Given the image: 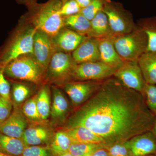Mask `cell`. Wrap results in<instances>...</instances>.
<instances>
[{
	"mask_svg": "<svg viewBox=\"0 0 156 156\" xmlns=\"http://www.w3.org/2000/svg\"><path fill=\"white\" fill-rule=\"evenodd\" d=\"M37 29L20 18L19 24L0 49V68L19 56L33 54L34 36Z\"/></svg>",
	"mask_w": 156,
	"mask_h": 156,
	"instance_id": "cell-3",
	"label": "cell"
},
{
	"mask_svg": "<svg viewBox=\"0 0 156 156\" xmlns=\"http://www.w3.org/2000/svg\"><path fill=\"white\" fill-rule=\"evenodd\" d=\"M143 95L148 108L156 116V85L147 83Z\"/></svg>",
	"mask_w": 156,
	"mask_h": 156,
	"instance_id": "cell-31",
	"label": "cell"
},
{
	"mask_svg": "<svg viewBox=\"0 0 156 156\" xmlns=\"http://www.w3.org/2000/svg\"><path fill=\"white\" fill-rule=\"evenodd\" d=\"M99 49L101 61L117 70L122 66L124 61L117 53L112 37L100 39Z\"/></svg>",
	"mask_w": 156,
	"mask_h": 156,
	"instance_id": "cell-18",
	"label": "cell"
},
{
	"mask_svg": "<svg viewBox=\"0 0 156 156\" xmlns=\"http://www.w3.org/2000/svg\"><path fill=\"white\" fill-rule=\"evenodd\" d=\"M104 147V145L99 144L73 142L69 152L73 156H89L99 149Z\"/></svg>",
	"mask_w": 156,
	"mask_h": 156,
	"instance_id": "cell-28",
	"label": "cell"
},
{
	"mask_svg": "<svg viewBox=\"0 0 156 156\" xmlns=\"http://www.w3.org/2000/svg\"><path fill=\"white\" fill-rule=\"evenodd\" d=\"M20 5H24L26 6L27 8H28L32 5L37 3V0H14Z\"/></svg>",
	"mask_w": 156,
	"mask_h": 156,
	"instance_id": "cell-37",
	"label": "cell"
},
{
	"mask_svg": "<svg viewBox=\"0 0 156 156\" xmlns=\"http://www.w3.org/2000/svg\"><path fill=\"white\" fill-rule=\"evenodd\" d=\"M126 143L134 156L156 154V137L151 131L134 136Z\"/></svg>",
	"mask_w": 156,
	"mask_h": 156,
	"instance_id": "cell-16",
	"label": "cell"
},
{
	"mask_svg": "<svg viewBox=\"0 0 156 156\" xmlns=\"http://www.w3.org/2000/svg\"><path fill=\"white\" fill-rule=\"evenodd\" d=\"M137 62L146 83L156 85V51H146Z\"/></svg>",
	"mask_w": 156,
	"mask_h": 156,
	"instance_id": "cell-19",
	"label": "cell"
},
{
	"mask_svg": "<svg viewBox=\"0 0 156 156\" xmlns=\"http://www.w3.org/2000/svg\"><path fill=\"white\" fill-rule=\"evenodd\" d=\"M64 130L72 140L73 142L99 144L105 146L102 138L85 127L77 126Z\"/></svg>",
	"mask_w": 156,
	"mask_h": 156,
	"instance_id": "cell-21",
	"label": "cell"
},
{
	"mask_svg": "<svg viewBox=\"0 0 156 156\" xmlns=\"http://www.w3.org/2000/svg\"><path fill=\"white\" fill-rule=\"evenodd\" d=\"M21 156H53L50 146H29L26 147Z\"/></svg>",
	"mask_w": 156,
	"mask_h": 156,
	"instance_id": "cell-33",
	"label": "cell"
},
{
	"mask_svg": "<svg viewBox=\"0 0 156 156\" xmlns=\"http://www.w3.org/2000/svg\"><path fill=\"white\" fill-rule=\"evenodd\" d=\"M22 138L7 136L0 132V152L10 156H21L26 147Z\"/></svg>",
	"mask_w": 156,
	"mask_h": 156,
	"instance_id": "cell-22",
	"label": "cell"
},
{
	"mask_svg": "<svg viewBox=\"0 0 156 156\" xmlns=\"http://www.w3.org/2000/svg\"><path fill=\"white\" fill-rule=\"evenodd\" d=\"M137 25L142 29L147 37V51H156V17L140 19Z\"/></svg>",
	"mask_w": 156,
	"mask_h": 156,
	"instance_id": "cell-27",
	"label": "cell"
},
{
	"mask_svg": "<svg viewBox=\"0 0 156 156\" xmlns=\"http://www.w3.org/2000/svg\"><path fill=\"white\" fill-rule=\"evenodd\" d=\"M90 22L91 28L88 37L98 39L114 37L107 16L103 11L98 13Z\"/></svg>",
	"mask_w": 156,
	"mask_h": 156,
	"instance_id": "cell-20",
	"label": "cell"
},
{
	"mask_svg": "<svg viewBox=\"0 0 156 156\" xmlns=\"http://www.w3.org/2000/svg\"><path fill=\"white\" fill-rule=\"evenodd\" d=\"M92 156H109L108 151L105 147L99 149L96 151L94 154H92Z\"/></svg>",
	"mask_w": 156,
	"mask_h": 156,
	"instance_id": "cell-38",
	"label": "cell"
},
{
	"mask_svg": "<svg viewBox=\"0 0 156 156\" xmlns=\"http://www.w3.org/2000/svg\"><path fill=\"white\" fill-rule=\"evenodd\" d=\"M54 134L52 126L47 124L46 122L34 123L26 129L22 139L27 146H50Z\"/></svg>",
	"mask_w": 156,
	"mask_h": 156,
	"instance_id": "cell-12",
	"label": "cell"
},
{
	"mask_svg": "<svg viewBox=\"0 0 156 156\" xmlns=\"http://www.w3.org/2000/svg\"><path fill=\"white\" fill-rule=\"evenodd\" d=\"M63 22L65 27L81 34L89 36L91 22L80 13L63 17Z\"/></svg>",
	"mask_w": 156,
	"mask_h": 156,
	"instance_id": "cell-25",
	"label": "cell"
},
{
	"mask_svg": "<svg viewBox=\"0 0 156 156\" xmlns=\"http://www.w3.org/2000/svg\"><path fill=\"white\" fill-rule=\"evenodd\" d=\"M57 156H73L71 154L69 153V152L66 153L61 154L58 155Z\"/></svg>",
	"mask_w": 156,
	"mask_h": 156,
	"instance_id": "cell-41",
	"label": "cell"
},
{
	"mask_svg": "<svg viewBox=\"0 0 156 156\" xmlns=\"http://www.w3.org/2000/svg\"><path fill=\"white\" fill-rule=\"evenodd\" d=\"M151 131L152 132L154 136L156 137V118L154 123V126H153V128H152Z\"/></svg>",
	"mask_w": 156,
	"mask_h": 156,
	"instance_id": "cell-40",
	"label": "cell"
},
{
	"mask_svg": "<svg viewBox=\"0 0 156 156\" xmlns=\"http://www.w3.org/2000/svg\"><path fill=\"white\" fill-rule=\"evenodd\" d=\"M126 141L116 143L105 147L109 156H134Z\"/></svg>",
	"mask_w": 156,
	"mask_h": 156,
	"instance_id": "cell-32",
	"label": "cell"
},
{
	"mask_svg": "<svg viewBox=\"0 0 156 156\" xmlns=\"http://www.w3.org/2000/svg\"><path fill=\"white\" fill-rule=\"evenodd\" d=\"M73 140L65 130L55 133L50 147L53 156L68 152Z\"/></svg>",
	"mask_w": 156,
	"mask_h": 156,
	"instance_id": "cell-26",
	"label": "cell"
},
{
	"mask_svg": "<svg viewBox=\"0 0 156 156\" xmlns=\"http://www.w3.org/2000/svg\"><path fill=\"white\" fill-rule=\"evenodd\" d=\"M11 84L4 75V68H0V96L11 101Z\"/></svg>",
	"mask_w": 156,
	"mask_h": 156,
	"instance_id": "cell-35",
	"label": "cell"
},
{
	"mask_svg": "<svg viewBox=\"0 0 156 156\" xmlns=\"http://www.w3.org/2000/svg\"><path fill=\"white\" fill-rule=\"evenodd\" d=\"M103 81H71L63 83L62 87L72 105L76 108L85 103L95 93Z\"/></svg>",
	"mask_w": 156,
	"mask_h": 156,
	"instance_id": "cell-9",
	"label": "cell"
},
{
	"mask_svg": "<svg viewBox=\"0 0 156 156\" xmlns=\"http://www.w3.org/2000/svg\"><path fill=\"white\" fill-rule=\"evenodd\" d=\"M100 39L87 37L78 48L72 53L77 64L100 61L99 44Z\"/></svg>",
	"mask_w": 156,
	"mask_h": 156,
	"instance_id": "cell-17",
	"label": "cell"
},
{
	"mask_svg": "<svg viewBox=\"0 0 156 156\" xmlns=\"http://www.w3.org/2000/svg\"><path fill=\"white\" fill-rule=\"evenodd\" d=\"M81 9L87 7L91 2L92 0H75Z\"/></svg>",
	"mask_w": 156,
	"mask_h": 156,
	"instance_id": "cell-39",
	"label": "cell"
},
{
	"mask_svg": "<svg viewBox=\"0 0 156 156\" xmlns=\"http://www.w3.org/2000/svg\"><path fill=\"white\" fill-rule=\"evenodd\" d=\"M92 156V155H91V156Z\"/></svg>",
	"mask_w": 156,
	"mask_h": 156,
	"instance_id": "cell-44",
	"label": "cell"
},
{
	"mask_svg": "<svg viewBox=\"0 0 156 156\" xmlns=\"http://www.w3.org/2000/svg\"><path fill=\"white\" fill-rule=\"evenodd\" d=\"M116 70L101 61L77 64L72 73L71 81L104 80L113 76Z\"/></svg>",
	"mask_w": 156,
	"mask_h": 156,
	"instance_id": "cell-8",
	"label": "cell"
},
{
	"mask_svg": "<svg viewBox=\"0 0 156 156\" xmlns=\"http://www.w3.org/2000/svg\"><path fill=\"white\" fill-rule=\"evenodd\" d=\"M156 118L141 93L112 76L104 80L63 125L64 129L77 126L88 128L102 138L107 147L151 131Z\"/></svg>",
	"mask_w": 156,
	"mask_h": 156,
	"instance_id": "cell-1",
	"label": "cell"
},
{
	"mask_svg": "<svg viewBox=\"0 0 156 156\" xmlns=\"http://www.w3.org/2000/svg\"><path fill=\"white\" fill-rule=\"evenodd\" d=\"M33 92L31 87L19 81H12L11 85V99L13 108L21 107Z\"/></svg>",
	"mask_w": 156,
	"mask_h": 156,
	"instance_id": "cell-23",
	"label": "cell"
},
{
	"mask_svg": "<svg viewBox=\"0 0 156 156\" xmlns=\"http://www.w3.org/2000/svg\"><path fill=\"white\" fill-rule=\"evenodd\" d=\"M107 1L92 0L88 6L81 9L80 13L89 20H92L98 13L103 11L105 5Z\"/></svg>",
	"mask_w": 156,
	"mask_h": 156,
	"instance_id": "cell-30",
	"label": "cell"
},
{
	"mask_svg": "<svg viewBox=\"0 0 156 156\" xmlns=\"http://www.w3.org/2000/svg\"><path fill=\"white\" fill-rule=\"evenodd\" d=\"M51 89L48 84L43 85L37 94V105L40 116L46 122L50 118L51 109Z\"/></svg>",
	"mask_w": 156,
	"mask_h": 156,
	"instance_id": "cell-24",
	"label": "cell"
},
{
	"mask_svg": "<svg viewBox=\"0 0 156 156\" xmlns=\"http://www.w3.org/2000/svg\"><path fill=\"white\" fill-rule=\"evenodd\" d=\"M46 70L33 54L22 55L12 60L4 68L6 78L14 81H24L38 85L44 80Z\"/></svg>",
	"mask_w": 156,
	"mask_h": 156,
	"instance_id": "cell-4",
	"label": "cell"
},
{
	"mask_svg": "<svg viewBox=\"0 0 156 156\" xmlns=\"http://www.w3.org/2000/svg\"><path fill=\"white\" fill-rule=\"evenodd\" d=\"M61 5V0L37 2L27 8L28 11L21 18L52 38L64 27Z\"/></svg>",
	"mask_w": 156,
	"mask_h": 156,
	"instance_id": "cell-2",
	"label": "cell"
},
{
	"mask_svg": "<svg viewBox=\"0 0 156 156\" xmlns=\"http://www.w3.org/2000/svg\"><path fill=\"white\" fill-rule=\"evenodd\" d=\"M12 102L0 96V123L5 121L13 111Z\"/></svg>",
	"mask_w": 156,
	"mask_h": 156,
	"instance_id": "cell-36",
	"label": "cell"
},
{
	"mask_svg": "<svg viewBox=\"0 0 156 156\" xmlns=\"http://www.w3.org/2000/svg\"><path fill=\"white\" fill-rule=\"evenodd\" d=\"M76 64L72 53L56 51L45 72L44 80L49 83L61 84L69 82Z\"/></svg>",
	"mask_w": 156,
	"mask_h": 156,
	"instance_id": "cell-6",
	"label": "cell"
},
{
	"mask_svg": "<svg viewBox=\"0 0 156 156\" xmlns=\"http://www.w3.org/2000/svg\"><path fill=\"white\" fill-rule=\"evenodd\" d=\"M113 76L126 87L143 94L147 83L137 61H124L122 66L116 71Z\"/></svg>",
	"mask_w": 156,
	"mask_h": 156,
	"instance_id": "cell-10",
	"label": "cell"
},
{
	"mask_svg": "<svg viewBox=\"0 0 156 156\" xmlns=\"http://www.w3.org/2000/svg\"><path fill=\"white\" fill-rule=\"evenodd\" d=\"M60 13L62 17H66L79 14L81 8L75 0H61Z\"/></svg>",
	"mask_w": 156,
	"mask_h": 156,
	"instance_id": "cell-34",
	"label": "cell"
},
{
	"mask_svg": "<svg viewBox=\"0 0 156 156\" xmlns=\"http://www.w3.org/2000/svg\"><path fill=\"white\" fill-rule=\"evenodd\" d=\"M87 37L64 27L52 37V40L56 51L71 53Z\"/></svg>",
	"mask_w": 156,
	"mask_h": 156,
	"instance_id": "cell-14",
	"label": "cell"
},
{
	"mask_svg": "<svg viewBox=\"0 0 156 156\" xmlns=\"http://www.w3.org/2000/svg\"><path fill=\"white\" fill-rule=\"evenodd\" d=\"M33 55L38 62L47 70L52 56L56 52L52 38L37 30L33 42Z\"/></svg>",
	"mask_w": 156,
	"mask_h": 156,
	"instance_id": "cell-13",
	"label": "cell"
},
{
	"mask_svg": "<svg viewBox=\"0 0 156 156\" xmlns=\"http://www.w3.org/2000/svg\"><path fill=\"white\" fill-rule=\"evenodd\" d=\"M21 108L23 113L28 121L34 123L44 122L42 120L37 107V95L27 99Z\"/></svg>",
	"mask_w": 156,
	"mask_h": 156,
	"instance_id": "cell-29",
	"label": "cell"
},
{
	"mask_svg": "<svg viewBox=\"0 0 156 156\" xmlns=\"http://www.w3.org/2000/svg\"><path fill=\"white\" fill-rule=\"evenodd\" d=\"M52 101L50 109V125L57 126L64 125L69 116L71 109L69 101L64 92L55 86L51 87Z\"/></svg>",
	"mask_w": 156,
	"mask_h": 156,
	"instance_id": "cell-11",
	"label": "cell"
},
{
	"mask_svg": "<svg viewBox=\"0 0 156 156\" xmlns=\"http://www.w3.org/2000/svg\"><path fill=\"white\" fill-rule=\"evenodd\" d=\"M0 156H10L8 155H6L5 154H4L2 153L1 152H0Z\"/></svg>",
	"mask_w": 156,
	"mask_h": 156,
	"instance_id": "cell-42",
	"label": "cell"
},
{
	"mask_svg": "<svg viewBox=\"0 0 156 156\" xmlns=\"http://www.w3.org/2000/svg\"><path fill=\"white\" fill-rule=\"evenodd\" d=\"M21 107L13 108L10 116L0 123L1 133L7 136L22 138L28 125V120L23 113Z\"/></svg>",
	"mask_w": 156,
	"mask_h": 156,
	"instance_id": "cell-15",
	"label": "cell"
},
{
	"mask_svg": "<svg viewBox=\"0 0 156 156\" xmlns=\"http://www.w3.org/2000/svg\"><path fill=\"white\" fill-rule=\"evenodd\" d=\"M103 11L107 16L114 36L129 33L136 27L131 14L118 4L108 0Z\"/></svg>",
	"mask_w": 156,
	"mask_h": 156,
	"instance_id": "cell-7",
	"label": "cell"
},
{
	"mask_svg": "<svg viewBox=\"0 0 156 156\" xmlns=\"http://www.w3.org/2000/svg\"><path fill=\"white\" fill-rule=\"evenodd\" d=\"M112 39L117 53L124 61H137L147 50V37L137 25L131 32Z\"/></svg>",
	"mask_w": 156,
	"mask_h": 156,
	"instance_id": "cell-5",
	"label": "cell"
},
{
	"mask_svg": "<svg viewBox=\"0 0 156 156\" xmlns=\"http://www.w3.org/2000/svg\"><path fill=\"white\" fill-rule=\"evenodd\" d=\"M142 156H156V154L146 155H144Z\"/></svg>",
	"mask_w": 156,
	"mask_h": 156,
	"instance_id": "cell-43",
	"label": "cell"
}]
</instances>
